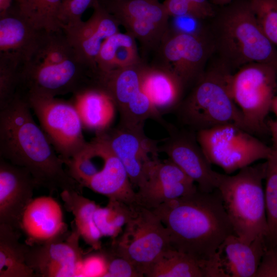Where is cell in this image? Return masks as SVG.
<instances>
[{"label":"cell","mask_w":277,"mask_h":277,"mask_svg":"<svg viewBox=\"0 0 277 277\" xmlns=\"http://www.w3.org/2000/svg\"><path fill=\"white\" fill-rule=\"evenodd\" d=\"M151 210L166 228L171 248L195 259L205 277L222 275L219 249L234 231L217 189L197 188Z\"/></svg>","instance_id":"6da1fadb"},{"label":"cell","mask_w":277,"mask_h":277,"mask_svg":"<svg viewBox=\"0 0 277 277\" xmlns=\"http://www.w3.org/2000/svg\"><path fill=\"white\" fill-rule=\"evenodd\" d=\"M30 110L18 92L0 109V157L26 169L38 187L51 193L65 190L82 193L83 187L64 169L63 160L34 121Z\"/></svg>","instance_id":"7a4b0ae2"},{"label":"cell","mask_w":277,"mask_h":277,"mask_svg":"<svg viewBox=\"0 0 277 277\" xmlns=\"http://www.w3.org/2000/svg\"><path fill=\"white\" fill-rule=\"evenodd\" d=\"M208 29L213 54L231 71L252 63L277 67V48L262 30L249 0L221 7L210 19Z\"/></svg>","instance_id":"3957f363"},{"label":"cell","mask_w":277,"mask_h":277,"mask_svg":"<svg viewBox=\"0 0 277 277\" xmlns=\"http://www.w3.org/2000/svg\"><path fill=\"white\" fill-rule=\"evenodd\" d=\"M232 72L216 61L207 66L189 93L184 97L176 110L181 123L190 130L196 132L232 124L249 132L231 94Z\"/></svg>","instance_id":"277c9868"},{"label":"cell","mask_w":277,"mask_h":277,"mask_svg":"<svg viewBox=\"0 0 277 277\" xmlns=\"http://www.w3.org/2000/svg\"><path fill=\"white\" fill-rule=\"evenodd\" d=\"M266 162L251 165L235 175L221 173L217 186L234 233L246 243L266 241L268 235L265 192Z\"/></svg>","instance_id":"5b68a950"},{"label":"cell","mask_w":277,"mask_h":277,"mask_svg":"<svg viewBox=\"0 0 277 277\" xmlns=\"http://www.w3.org/2000/svg\"><path fill=\"white\" fill-rule=\"evenodd\" d=\"M132 214L118 238L109 249L130 262L143 276H147L154 264L171 248L166 228L150 209L131 205Z\"/></svg>","instance_id":"8992f818"},{"label":"cell","mask_w":277,"mask_h":277,"mask_svg":"<svg viewBox=\"0 0 277 277\" xmlns=\"http://www.w3.org/2000/svg\"><path fill=\"white\" fill-rule=\"evenodd\" d=\"M97 70L75 52L64 61L54 64L26 62L22 65L17 91L56 97L78 94L94 88Z\"/></svg>","instance_id":"52a82bcc"},{"label":"cell","mask_w":277,"mask_h":277,"mask_svg":"<svg viewBox=\"0 0 277 277\" xmlns=\"http://www.w3.org/2000/svg\"><path fill=\"white\" fill-rule=\"evenodd\" d=\"M197 140L208 160L229 174L261 160L272 152L269 147L238 125H220L196 132Z\"/></svg>","instance_id":"ba28073f"},{"label":"cell","mask_w":277,"mask_h":277,"mask_svg":"<svg viewBox=\"0 0 277 277\" xmlns=\"http://www.w3.org/2000/svg\"><path fill=\"white\" fill-rule=\"evenodd\" d=\"M230 87L249 132H263L277 93V67L263 63L246 64L232 72Z\"/></svg>","instance_id":"9c48e42d"},{"label":"cell","mask_w":277,"mask_h":277,"mask_svg":"<svg viewBox=\"0 0 277 277\" xmlns=\"http://www.w3.org/2000/svg\"><path fill=\"white\" fill-rule=\"evenodd\" d=\"M22 95L65 165L86 146L82 121L72 100L35 94Z\"/></svg>","instance_id":"30bf717a"},{"label":"cell","mask_w":277,"mask_h":277,"mask_svg":"<svg viewBox=\"0 0 277 277\" xmlns=\"http://www.w3.org/2000/svg\"><path fill=\"white\" fill-rule=\"evenodd\" d=\"M144 63L107 72L97 71L94 88L105 92L118 111V125L141 127L152 118L162 121L160 114L143 91L141 72Z\"/></svg>","instance_id":"8fae6325"},{"label":"cell","mask_w":277,"mask_h":277,"mask_svg":"<svg viewBox=\"0 0 277 277\" xmlns=\"http://www.w3.org/2000/svg\"><path fill=\"white\" fill-rule=\"evenodd\" d=\"M155 51V65L173 73L186 88L198 80L213 54L209 36L177 33L169 28Z\"/></svg>","instance_id":"7c38bea8"},{"label":"cell","mask_w":277,"mask_h":277,"mask_svg":"<svg viewBox=\"0 0 277 277\" xmlns=\"http://www.w3.org/2000/svg\"><path fill=\"white\" fill-rule=\"evenodd\" d=\"M145 50L155 51L169 28L170 16L159 0H101Z\"/></svg>","instance_id":"4fadbf2b"},{"label":"cell","mask_w":277,"mask_h":277,"mask_svg":"<svg viewBox=\"0 0 277 277\" xmlns=\"http://www.w3.org/2000/svg\"><path fill=\"white\" fill-rule=\"evenodd\" d=\"M143 128L118 125L96 133L120 160L133 187L138 189L146 183L150 166L160 152L158 141L147 137Z\"/></svg>","instance_id":"5bb4252c"},{"label":"cell","mask_w":277,"mask_h":277,"mask_svg":"<svg viewBox=\"0 0 277 277\" xmlns=\"http://www.w3.org/2000/svg\"><path fill=\"white\" fill-rule=\"evenodd\" d=\"M74 227L46 242L28 245L26 263L39 277L78 276L84 253Z\"/></svg>","instance_id":"9a60e30c"},{"label":"cell","mask_w":277,"mask_h":277,"mask_svg":"<svg viewBox=\"0 0 277 277\" xmlns=\"http://www.w3.org/2000/svg\"><path fill=\"white\" fill-rule=\"evenodd\" d=\"M170 136L159 146L169 160L179 166L203 192L217 188L221 173L214 171L200 145L196 132L170 131Z\"/></svg>","instance_id":"2e32d148"},{"label":"cell","mask_w":277,"mask_h":277,"mask_svg":"<svg viewBox=\"0 0 277 277\" xmlns=\"http://www.w3.org/2000/svg\"><path fill=\"white\" fill-rule=\"evenodd\" d=\"M36 187L28 170L0 157V224L21 231L22 216Z\"/></svg>","instance_id":"e0dca14e"},{"label":"cell","mask_w":277,"mask_h":277,"mask_svg":"<svg viewBox=\"0 0 277 277\" xmlns=\"http://www.w3.org/2000/svg\"><path fill=\"white\" fill-rule=\"evenodd\" d=\"M197 189L195 183L176 165L161 161L152 167L146 183L136 192V204L152 209Z\"/></svg>","instance_id":"ac0fdd59"},{"label":"cell","mask_w":277,"mask_h":277,"mask_svg":"<svg viewBox=\"0 0 277 277\" xmlns=\"http://www.w3.org/2000/svg\"><path fill=\"white\" fill-rule=\"evenodd\" d=\"M93 9L88 19L75 26L64 28L63 31L77 54L97 69L95 61L103 43L120 31V25L100 1Z\"/></svg>","instance_id":"d6986e66"},{"label":"cell","mask_w":277,"mask_h":277,"mask_svg":"<svg viewBox=\"0 0 277 277\" xmlns=\"http://www.w3.org/2000/svg\"><path fill=\"white\" fill-rule=\"evenodd\" d=\"M92 141L103 160V167L96 174L84 181L82 186L108 200H117L130 206L136 204V192L122 162L100 137L95 135Z\"/></svg>","instance_id":"ffe728a7"},{"label":"cell","mask_w":277,"mask_h":277,"mask_svg":"<svg viewBox=\"0 0 277 277\" xmlns=\"http://www.w3.org/2000/svg\"><path fill=\"white\" fill-rule=\"evenodd\" d=\"M20 229L29 245L53 240L68 231L62 208L51 196L33 198L22 216Z\"/></svg>","instance_id":"44dd1931"},{"label":"cell","mask_w":277,"mask_h":277,"mask_svg":"<svg viewBox=\"0 0 277 277\" xmlns=\"http://www.w3.org/2000/svg\"><path fill=\"white\" fill-rule=\"evenodd\" d=\"M45 32L11 7L0 14V52L16 54L25 62L36 50Z\"/></svg>","instance_id":"7402d4cb"},{"label":"cell","mask_w":277,"mask_h":277,"mask_svg":"<svg viewBox=\"0 0 277 277\" xmlns=\"http://www.w3.org/2000/svg\"><path fill=\"white\" fill-rule=\"evenodd\" d=\"M143 91L161 115L177 108L186 88L173 73L157 65L144 63L141 72Z\"/></svg>","instance_id":"603a6c76"},{"label":"cell","mask_w":277,"mask_h":277,"mask_svg":"<svg viewBox=\"0 0 277 277\" xmlns=\"http://www.w3.org/2000/svg\"><path fill=\"white\" fill-rule=\"evenodd\" d=\"M266 249L265 240L248 243L234 233L229 235L219 249L226 277H254Z\"/></svg>","instance_id":"cb8c5ba5"},{"label":"cell","mask_w":277,"mask_h":277,"mask_svg":"<svg viewBox=\"0 0 277 277\" xmlns=\"http://www.w3.org/2000/svg\"><path fill=\"white\" fill-rule=\"evenodd\" d=\"M81 117L83 127L102 132L111 127L116 108L112 99L96 88L73 95L72 100Z\"/></svg>","instance_id":"d4e9b609"},{"label":"cell","mask_w":277,"mask_h":277,"mask_svg":"<svg viewBox=\"0 0 277 277\" xmlns=\"http://www.w3.org/2000/svg\"><path fill=\"white\" fill-rule=\"evenodd\" d=\"M60 195L65 209L74 217V226L81 238L93 249H101V240L103 236L93 219L94 212L99 205L75 190H63L60 193Z\"/></svg>","instance_id":"484cf974"},{"label":"cell","mask_w":277,"mask_h":277,"mask_svg":"<svg viewBox=\"0 0 277 277\" xmlns=\"http://www.w3.org/2000/svg\"><path fill=\"white\" fill-rule=\"evenodd\" d=\"M22 232L0 224V277H36L26 263L28 245L20 242Z\"/></svg>","instance_id":"4316f807"},{"label":"cell","mask_w":277,"mask_h":277,"mask_svg":"<svg viewBox=\"0 0 277 277\" xmlns=\"http://www.w3.org/2000/svg\"><path fill=\"white\" fill-rule=\"evenodd\" d=\"M142 62L136 39L128 32L120 31L103 43L96 59L97 70L107 72Z\"/></svg>","instance_id":"83f0119b"},{"label":"cell","mask_w":277,"mask_h":277,"mask_svg":"<svg viewBox=\"0 0 277 277\" xmlns=\"http://www.w3.org/2000/svg\"><path fill=\"white\" fill-rule=\"evenodd\" d=\"M62 0H14L12 7L36 28L47 32L63 30L60 19Z\"/></svg>","instance_id":"f1b7e54d"},{"label":"cell","mask_w":277,"mask_h":277,"mask_svg":"<svg viewBox=\"0 0 277 277\" xmlns=\"http://www.w3.org/2000/svg\"><path fill=\"white\" fill-rule=\"evenodd\" d=\"M146 276L205 277V274L195 259L171 248L162 254Z\"/></svg>","instance_id":"f546056e"},{"label":"cell","mask_w":277,"mask_h":277,"mask_svg":"<svg viewBox=\"0 0 277 277\" xmlns=\"http://www.w3.org/2000/svg\"><path fill=\"white\" fill-rule=\"evenodd\" d=\"M131 214V205L115 200H108L106 206H98L93 219L102 235L114 240L121 232L122 227L128 221Z\"/></svg>","instance_id":"4dcf8cb0"},{"label":"cell","mask_w":277,"mask_h":277,"mask_svg":"<svg viewBox=\"0 0 277 277\" xmlns=\"http://www.w3.org/2000/svg\"><path fill=\"white\" fill-rule=\"evenodd\" d=\"M264 190L266 210L268 226L267 248L277 244V150L266 160Z\"/></svg>","instance_id":"1f68e13d"},{"label":"cell","mask_w":277,"mask_h":277,"mask_svg":"<svg viewBox=\"0 0 277 277\" xmlns=\"http://www.w3.org/2000/svg\"><path fill=\"white\" fill-rule=\"evenodd\" d=\"M24 63L16 54L0 52V109L6 107L15 97Z\"/></svg>","instance_id":"d6a6232c"},{"label":"cell","mask_w":277,"mask_h":277,"mask_svg":"<svg viewBox=\"0 0 277 277\" xmlns=\"http://www.w3.org/2000/svg\"><path fill=\"white\" fill-rule=\"evenodd\" d=\"M265 35L277 48V0H249Z\"/></svg>","instance_id":"836d02e7"},{"label":"cell","mask_w":277,"mask_h":277,"mask_svg":"<svg viewBox=\"0 0 277 277\" xmlns=\"http://www.w3.org/2000/svg\"><path fill=\"white\" fill-rule=\"evenodd\" d=\"M163 3L170 17L191 15L208 20L216 12L209 0H164Z\"/></svg>","instance_id":"e575fe53"},{"label":"cell","mask_w":277,"mask_h":277,"mask_svg":"<svg viewBox=\"0 0 277 277\" xmlns=\"http://www.w3.org/2000/svg\"><path fill=\"white\" fill-rule=\"evenodd\" d=\"M100 0H62L60 19L63 29L75 26L83 21L87 9L92 8Z\"/></svg>","instance_id":"d590c367"},{"label":"cell","mask_w":277,"mask_h":277,"mask_svg":"<svg viewBox=\"0 0 277 277\" xmlns=\"http://www.w3.org/2000/svg\"><path fill=\"white\" fill-rule=\"evenodd\" d=\"M169 29L174 32L201 36H209L208 22L191 15L170 17Z\"/></svg>","instance_id":"8d00e7d4"},{"label":"cell","mask_w":277,"mask_h":277,"mask_svg":"<svg viewBox=\"0 0 277 277\" xmlns=\"http://www.w3.org/2000/svg\"><path fill=\"white\" fill-rule=\"evenodd\" d=\"M100 250L107 261V270L104 277L143 276L126 259L115 254L109 248Z\"/></svg>","instance_id":"74e56055"},{"label":"cell","mask_w":277,"mask_h":277,"mask_svg":"<svg viewBox=\"0 0 277 277\" xmlns=\"http://www.w3.org/2000/svg\"><path fill=\"white\" fill-rule=\"evenodd\" d=\"M84 255L78 276H103L107 270V261L101 250Z\"/></svg>","instance_id":"f35d334b"},{"label":"cell","mask_w":277,"mask_h":277,"mask_svg":"<svg viewBox=\"0 0 277 277\" xmlns=\"http://www.w3.org/2000/svg\"><path fill=\"white\" fill-rule=\"evenodd\" d=\"M254 277H277V244L266 248Z\"/></svg>","instance_id":"ab89813d"},{"label":"cell","mask_w":277,"mask_h":277,"mask_svg":"<svg viewBox=\"0 0 277 277\" xmlns=\"http://www.w3.org/2000/svg\"><path fill=\"white\" fill-rule=\"evenodd\" d=\"M267 126L272 137L271 147L274 150H277V119L269 121Z\"/></svg>","instance_id":"60d3db41"},{"label":"cell","mask_w":277,"mask_h":277,"mask_svg":"<svg viewBox=\"0 0 277 277\" xmlns=\"http://www.w3.org/2000/svg\"><path fill=\"white\" fill-rule=\"evenodd\" d=\"M14 0H0V14L8 10L12 6Z\"/></svg>","instance_id":"b9f144b4"},{"label":"cell","mask_w":277,"mask_h":277,"mask_svg":"<svg viewBox=\"0 0 277 277\" xmlns=\"http://www.w3.org/2000/svg\"><path fill=\"white\" fill-rule=\"evenodd\" d=\"M213 6L223 7L230 4L235 0H209Z\"/></svg>","instance_id":"7bdbcfd3"},{"label":"cell","mask_w":277,"mask_h":277,"mask_svg":"<svg viewBox=\"0 0 277 277\" xmlns=\"http://www.w3.org/2000/svg\"><path fill=\"white\" fill-rule=\"evenodd\" d=\"M270 110H271L277 116V93L275 94L272 101Z\"/></svg>","instance_id":"ee69618b"}]
</instances>
